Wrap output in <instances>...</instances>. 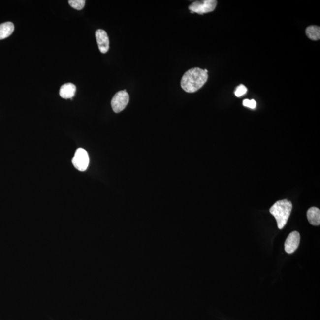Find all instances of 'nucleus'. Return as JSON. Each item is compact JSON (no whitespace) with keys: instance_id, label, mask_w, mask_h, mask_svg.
<instances>
[{"instance_id":"f257e3e1","label":"nucleus","mask_w":320,"mask_h":320,"mask_svg":"<svg viewBox=\"0 0 320 320\" xmlns=\"http://www.w3.org/2000/svg\"><path fill=\"white\" fill-rule=\"evenodd\" d=\"M208 78L204 69L194 68L186 72L181 80V87L187 93H194L204 86Z\"/></svg>"},{"instance_id":"f03ea898","label":"nucleus","mask_w":320,"mask_h":320,"mask_svg":"<svg viewBox=\"0 0 320 320\" xmlns=\"http://www.w3.org/2000/svg\"><path fill=\"white\" fill-rule=\"evenodd\" d=\"M292 209V203L287 199L279 200L270 208V213L277 221L278 227L282 229L286 225Z\"/></svg>"},{"instance_id":"7ed1b4c3","label":"nucleus","mask_w":320,"mask_h":320,"mask_svg":"<svg viewBox=\"0 0 320 320\" xmlns=\"http://www.w3.org/2000/svg\"><path fill=\"white\" fill-rule=\"evenodd\" d=\"M217 5L215 0H204V1H194L189 6V9L191 13H196L199 14L208 13L213 11Z\"/></svg>"},{"instance_id":"20e7f679","label":"nucleus","mask_w":320,"mask_h":320,"mask_svg":"<svg viewBox=\"0 0 320 320\" xmlns=\"http://www.w3.org/2000/svg\"><path fill=\"white\" fill-rule=\"evenodd\" d=\"M129 101V95L126 90L116 93L113 96L111 105L112 109L116 113H120L125 109Z\"/></svg>"},{"instance_id":"39448f33","label":"nucleus","mask_w":320,"mask_h":320,"mask_svg":"<svg viewBox=\"0 0 320 320\" xmlns=\"http://www.w3.org/2000/svg\"><path fill=\"white\" fill-rule=\"evenodd\" d=\"M89 156L87 151L83 148H78L72 160L75 168L80 171H86L89 167Z\"/></svg>"},{"instance_id":"423d86ee","label":"nucleus","mask_w":320,"mask_h":320,"mask_svg":"<svg viewBox=\"0 0 320 320\" xmlns=\"http://www.w3.org/2000/svg\"><path fill=\"white\" fill-rule=\"evenodd\" d=\"M300 243V234L297 231H293L288 235L285 243V250L288 254H292L298 249Z\"/></svg>"},{"instance_id":"0eeeda50","label":"nucleus","mask_w":320,"mask_h":320,"mask_svg":"<svg viewBox=\"0 0 320 320\" xmlns=\"http://www.w3.org/2000/svg\"><path fill=\"white\" fill-rule=\"evenodd\" d=\"M95 35L100 51L102 54L107 53L109 49V39L106 32L98 29L96 31Z\"/></svg>"},{"instance_id":"6e6552de","label":"nucleus","mask_w":320,"mask_h":320,"mask_svg":"<svg viewBox=\"0 0 320 320\" xmlns=\"http://www.w3.org/2000/svg\"><path fill=\"white\" fill-rule=\"evenodd\" d=\"M76 92V86L72 83H66L61 87L60 90V95L61 97L68 99L74 97Z\"/></svg>"},{"instance_id":"1a4fd4ad","label":"nucleus","mask_w":320,"mask_h":320,"mask_svg":"<svg viewBox=\"0 0 320 320\" xmlns=\"http://www.w3.org/2000/svg\"><path fill=\"white\" fill-rule=\"evenodd\" d=\"M307 219L311 225L319 226L320 224V211L316 207L308 209L307 214Z\"/></svg>"},{"instance_id":"9d476101","label":"nucleus","mask_w":320,"mask_h":320,"mask_svg":"<svg viewBox=\"0 0 320 320\" xmlns=\"http://www.w3.org/2000/svg\"><path fill=\"white\" fill-rule=\"evenodd\" d=\"M14 26L10 22H5L0 25V40L9 37L13 33Z\"/></svg>"},{"instance_id":"9b49d317","label":"nucleus","mask_w":320,"mask_h":320,"mask_svg":"<svg viewBox=\"0 0 320 320\" xmlns=\"http://www.w3.org/2000/svg\"><path fill=\"white\" fill-rule=\"evenodd\" d=\"M306 34L308 38L313 40L320 39V28L317 26H310L306 29Z\"/></svg>"},{"instance_id":"f8f14e48","label":"nucleus","mask_w":320,"mask_h":320,"mask_svg":"<svg viewBox=\"0 0 320 320\" xmlns=\"http://www.w3.org/2000/svg\"><path fill=\"white\" fill-rule=\"evenodd\" d=\"M68 3L71 7L75 9L80 10H82L85 5L86 1L84 0H69Z\"/></svg>"},{"instance_id":"ddd939ff","label":"nucleus","mask_w":320,"mask_h":320,"mask_svg":"<svg viewBox=\"0 0 320 320\" xmlns=\"http://www.w3.org/2000/svg\"><path fill=\"white\" fill-rule=\"evenodd\" d=\"M247 92V87L243 85V84H241V85L237 87L236 90H235V95L237 97H240L245 95Z\"/></svg>"},{"instance_id":"4468645a","label":"nucleus","mask_w":320,"mask_h":320,"mask_svg":"<svg viewBox=\"0 0 320 320\" xmlns=\"http://www.w3.org/2000/svg\"><path fill=\"white\" fill-rule=\"evenodd\" d=\"M243 104L244 106L249 107L250 109H254L256 108V105H257V104H256V101L255 100H248V99H246L243 101Z\"/></svg>"}]
</instances>
